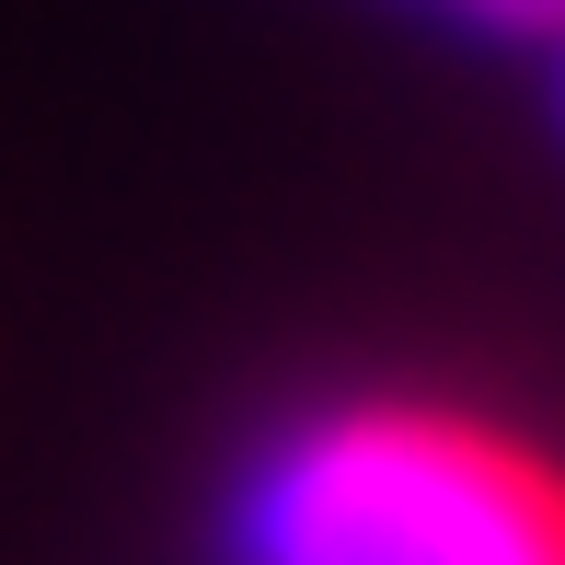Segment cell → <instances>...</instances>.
<instances>
[{
  "mask_svg": "<svg viewBox=\"0 0 565 565\" xmlns=\"http://www.w3.org/2000/svg\"><path fill=\"white\" fill-rule=\"evenodd\" d=\"M231 565H565V520L508 427L416 393H358L289 416L243 461Z\"/></svg>",
  "mask_w": 565,
  "mask_h": 565,
  "instance_id": "6da1fadb",
  "label": "cell"
}]
</instances>
